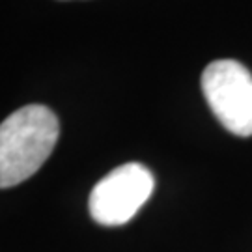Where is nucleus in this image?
Returning <instances> with one entry per match:
<instances>
[{"label": "nucleus", "instance_id": "nucleus-3", "mask_svg": "<svg viewBox=\"0 0 252 252\" xmlns=\"http://www.w3.org/2000/svg\"><path fill=\"white\" fill-rule=\"evenodd\" d=\"M153 174L140 162H127L108 172L92 189L88 207L92 219L103 226L129 222L152 196Z\"/></svg>", "mask_w": 252, "mask_h": 252}, {"label": "nucleus", "instance_id": "nucleus-2", "mask_svg": "<svg viewBox=\"0 0 252 252\" xmlns=\"http://www.w3.org/2000/svg\"><path fill=\"white\" fill-rule=\"evenodd\" d=\"M202 92L232 135L252 136V73L237 60H215L202 73Z\"/></svg>", "mask_w": 252, "mask_h": 252}, {"label": "nucleus", "instance_id": "nucleus-1", "mask_svg": "<svg viewBox=\"0 0 252 252\" xmlns=\"http://www.w3.org/2000/svg\"><path fill=\"white\" fill-rule=\"evenodd\" d=\"M58 118L49 107L27 105L0 124V189L34 176L58 140Z\"/></svg>", "mask_w": 252, "mask_h": 252}]
</instances>
